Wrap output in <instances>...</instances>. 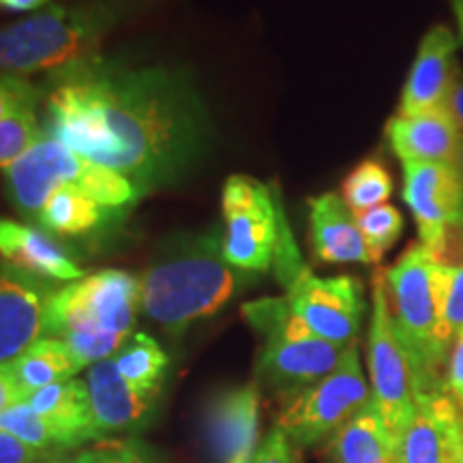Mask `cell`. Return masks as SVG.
<instances>
[{
	"label": "cell",
	"mask_w": 463,
	"mask_h": 463,
	"mask_svg": "<svg viewBox=\"0 0 463 463\" xmlns=\"http://www.w3.org/2000/svg\"><path fill=\"white\" fill-rule=\"evenodd\" d=\"M50 80L45 136L123 174L140 195L181 183L204 157L211 118L178 69L97 54Z\"/></svg>",
	"instance_id": "cell-1"
},
{
	"label": "cell",
	"mask_w": 463,
	"mask_h": 463,
	"mask_svg": "<svg viewBox=\"0 0 463 463\" xmlns=\"http://www.w3.org/2000/svg\"><path fill=\"white\" fill-rule=\"evenodd\" d=\"M256 281L223 256V228L174 234L150 260L142 283V309L172 335L215 316Z\"/></svg>",
	"instance_id": "cell-2"
},
{
	"label": "cell",
	"mask_w": 463,
	"mask_h": 463,
	"mask_svg": "<svg viewBox=\"0 0 463 463\" xmlns=\"http://www.w3.org/2000/svg\"><path fill=\"white\" fill-rule=\"evenodd\" d=\"M142 307V283L125 270L106 269L54 289L48 337L65 341L80 367L112 358L131 337Z\"/></svg>",
	"instance_id": "cell-3"
},
{
	"label": "cell",
	"mask_w": 463,
	"mask_h": 463,
	"mask_svg": "<svg viewBox=\"0 0 463 463\" xmlns=\"http://www.w3.org/2000/svg\"><path fill=\"white\" fill-rule=\"evenodd\" d=\"M133 0H80L54 5L0 28V71H61L97 56L103 37L123 20Z\"/></svg>",
	"instance_id": "cell-4"
},
{
	"label": "cell",
	"mask_w": 463,
	"mask_h": 463,
	"mask_svg": "<svg viewBox=\"0 0 463 463\" xmlns=\"http://www.w3.org/2000/svg\"><path fill=\"white\" fill-rule=\"evenodd\" d=\"M449 266L414 242L384 273L392 326L412 361L416 397L444 391L450 347L444 341V289Z\"/></svg>",
	"instance_id": "cell-5"
},
{
	"label": "cell",
	"mask_w": 463,
	"mask_h": 463,
	"mask_svg": "<svg viewBox=\"0 0 463 463\" xmlns=\"http://www.w3.org/2000/svg\"><path fill=\"white\" fill-rule=\"evenodd\" d=\"M242 316L264 337L256 363L258 384L286 399L326 378L350 347L331 344L307 331L289 311L286 297L247 303Z\"/></svg>",
	"instance_id": "cell-6"
},
{
	"label": "cell",
	"mask_w": 463,
	"mask_h": 463,
	"mask_svg": "<svg viewBox=\"0 0 463 463\" xmlns=\"http://www.w3.org/2000/svg\"><path fill=\"white\" fill-rule=\"evenodd\" d=\"M73 184L106 208H120L140 198L123 174L84 159L56 137L43 136L7 170V194L17 211L37 222L50 194Z\"/></svg>",
	"instance_id": "cell-7"
},
{
	"label": "cell",
	"mask_w": 463,
	"mask_h": 463,
	"mask_svg": "<svg viewBox=\"0 0 463 463\" xmlns=\"http://www.w3.org/2000/svg\"><path fill=\"white\" fill-rule=\"evenodd\" d=\"M372 402L358 345L352 344L326 378L307 386L283 403L277 427L297 449L328 442L352 416Z\"/></svg>",
	"instance_id": "cell-8"
},
{
	"label": "cell",
	"mask_w": 463,
	"mask_h": 463,
	"mask_svg": "<svg viewBox=\"0 0 463 463\" xmlns=\"http://www.w3.org/2000/svg\"><path fill=\"white\" fill-rule=\"evenodd\" d=\"M281 200L251 176H230L223 184V256L245 273H266L275 262Z\"/></svg>",
	"instance_id": "cell-9"
},
{
	"label": "cell",
	"mask_w": 463,
	"mask_h": 463,
	"mask_svg": "<svg viewBox=\"0 0 463 463\" xmlns=\"http://www.w3.org/2000/svg\"><path fill=\"white\" fill-rule=\"evenodd\" d=\"M367 364L372 402L392 436H399L416 408V375L412 361L392 326L384 273L373 277V309L367 335Z\"/></svg>",
	"instance_id": "cell-10"
},
{
	"label": "cell",
	"mask_w": 463,
	"mask_h": 463,
	"mask_svg": "<svg viewBox=\"0 0 463 463\" xmlns=\"http://www.w3.org/2000/svg\"><path fill=\"white\" fill-rule=\"evenodd\" d=\"M286 300L316 337L345 347L356 344L364 316L363 286L356 277H317L305 266L286 288Z\"/></svg>",
	"instance_id": "cell-11"
},
{
	"label": "cell",
	"mask_w": 463,
	"mask_h": 463,
	"mask_svg": "<svg viewBox=\"0 0 463 463\" xmlns=\"http://www.w3.org/2000/svg\"><path fill=\"white\" fill-rule=\"evenodd\" d=\"M258 382L230 386L208 397L200 414L202 449L211 463H247L258 450Z\"/></svg>",
	"instance_id": "cell-12"
},
{
	"label": "cell",
	"mask_w": 463,
	"mask_h": 463,
	"mask_svg": "<svg viewBox=\"0 0 463 463\" xmlns=\"http://www.w3.org/2000/svg\"><path fill=\"white\" fill-rule=\"evenodd\" d=\"M403 202L419 228V242L436 256L449 230L459 223L463 178L453 164L405 161Z\"/></svg>",
	"instance_id": "cell-13"
},
{
	"label": "cell",
	"mask_w": 463,
	"mask_h": 463,
	"mask_svg": "<svg viewBox=\"0 0 463 463\" xmlns=\"http://www.w3.org/2000/svg\"><path fill=\"white\" fill-rule=\"evenodd\" d=\"M52 294L54 289L39 277L0 266V367L48 337Z\"/></svg>",
	"instance_id": "cell-14"
},
{
	"label": "cell",
	"mask_w": 463,
	"mask_h": 463,
	"mask_svg": "<svg viewBox=\"0 0 463 463\" xmlns=\"http://www.w3.org/2000/svg\"><path fill=\"white\" fill-rule=\"evenodd\" d=\"M463 447V416L447 391L416 397L414 414L395 438L392 463H457Z\"/></svg>",
	"instance_id": "cell-15"
},
{
	"label": "cell",
	"mask_w": 463,
	"mask_h": 463,
	"mask_svg": "<svg viewBox=\"0 0 463 463\" xmlns=\"http://www.w3.org/2000/svg\"><path fill=\"white\" fill-rule=\"evenodd\" d=\"M457 48L459 42L449 26H433L422 34L403 84L397 116H414L444 106L457 67Z\"/></svg>",
	"instance_id": "cell-16"
},
{
	"label": "cell",
	"mask_w": 463,
	"mask_h": 463,
	"mask_svg": "<svg viewBox=\"0 0 463 463\" xmlns=\"http://www.w3.org/2000/svg\"><path fill=\"white\" fill-rule=\"evenodd\" d=\"M84 382L90 397L92 420L103 439L144 425L157 403V397L133 389L118 373L114 358L90 364Z\"/></svg>",
	"instance_id": "cell-17"
},
{
	"label": "cell",
	"mask_w": 463,
	"mask_h": 463,
	"mask_svg": "<svg viewBox=\"0 0 463 463\" xmlns=\"http://www.w3.org/2000/svg\"><path fill=\"white\" fill-rule=\"evenodd\" d=\"M309 239L324 264H373L354 213L333 191L309 198Z\"/></svg>",
	"instance_id": "cell-18"
},
{
	"label": "cell",
	"mask_w": 463,
	"mask_h": 463,
	"mask_svg": "<svg viewBox=\"0 0 463 463\" xmlns=\"http://www.w3.org/2000/svg\"><path fill=\"white\" fill-rule=\"evenodd\" d=\"M0 256L15 269L43 281H78L84 277L80 264L69 256L50 232L0 219Z\"/></svg>",
	"instance_id": "cell-19"
},
{
	"label": "cell",
	"mask_w": 463,
	"mask_h": 463,
	"mask_svg": "<svg viewBox=\"0 0 463 463\" xmlns=\"http://www.w3.org/2000/svg\"><path fill=\"white\" fill-rule=\"evenodd\" d=\"M391 150L405 161H438L453 164L461 136L447 112L436 108L414 116H392L386 125Z\"/></svg>",
	"instance_id": "cell-20"
},
{
	"label": "cell",
	"mask_w": 463,
	"mask_h": 463,
	"mask_svg": "<svg viewBox=\"0 0 463 463\" xmlns=\"http://www.w3.org/2000/svg\"><path fill=\"white\" fill-rule=\"evenodd\" d=\"M328 463H392L395 436L380 410L369 402L328 439Z\"/></svg>",
	"instance_id": "cell-21"
},
{
	"label": "cell",
	"mask_w": 463,
	"mask_h": 463,
	"mask_svg": "<svg viewBox=\"0 0 463 463\" xmlns=\"http://www.w3.org/2000/svg\"><path fill=\"white\" fill-rule=\"evenodd\" d=\"M24 403L33 412L71 433L82 449L89 447V442L103 439L101 433L97 431L95 420H92L90 397L84 380L71 378L45 386L42 391L31 392L24 399Z\"/></svg>",
	"instance_id": "cell-22"
},
{
	"label": "cell",
	"mask_w": 463,
	"mask_h": 463,
	"mask_svg": "<svg viewBox=\"0 0 463 463\" xmlns=\"http://www.w3.org/2000/svg\"><path fill=\"white\" fill-rule=\"evenodd\" d=\"M3 372L26 399L34 391L71 380L75 373L82 372V367L75 361L65 341L43 337L28 347L24 354L17 356L15 361L3 364Z\"/></svg>",
	"instance_id": "cell-23"
},
{
	"label": "cell",
	"mask_w": 463,
	"mask_h": 463,
	"mask_svg": "<svg viewBox=\"0 0 463 463\" xmlns=\"http://www.w3.org/2000/svg\"><path fill=\"white\" fill-rule=\"evenodd\" d=\"M103 217H106V206L73 184H61L45 200L37 223L50 234L78 236L99 228Z\"/></svg>",
	"instance_id": "cell-24"
},
{
	"label": "cell",
	"mask_w": 463,
	"mask_h": 463,
	"mask_svg": "<svg viewBox=\"0 0 463 463\" xmlns=\"http://www.w3.org/2000/svg\"><path fill=\"white\" fill-rule=\"evenodd\" d=\"M112 358L118 373L133 389L144 395L159 397L170 358L157 341L144 333L131 335Z\"/></svg>",
	"instance_id": "cell-25"
},
{
	"label": "cell",
	"mask_w": 463,
	"mask_h": 463,
	"mask_svg": "<svg viewBox=\"0 0 463 463\" xmlns=\"http://www.w3.org/2000/svg\"><path fill=\"white\" fill-rule=\"evenodd\" d=\"M0 431H7L11 436L20 438L22 442L31 444L39 450H48V453H56V450L71 453V450L82 449L75 442L71 433L33 412L24 402L11 405V408L0 412Z\"/></svg>",
	"instance_id": "cell-26"
},
{
	"label": "cell",
	"mask_w": 463,
	"mask_h": 463,
	"mask_svg": "<svg viewBox=\"0 0 463 463\" xmlns=\"http://www.w3.org/2000/svg\"><path fill=\"white\" fill-rule=\"evenodd\" d=\"M392 195V176L384 164L364 159L341 183V198L354 215L386 204Z\"/></svg>",
	"instance_id": "cell-27"
},
{
	"label": "cell",
	"mask_w": 463,
	"mask_h": 463,
	"mask_svg": "<svg viewBox=\"0 0 463 463\" xmlns=\"http://www.w3.org/2000/svg\"><path fill=\"white\" fill-rule=\"evenodd\" d=\"M45 136L39 123L37 106L22 108L15 114L0 120V167L9 170Z\"/></svg>",
	"instance_id": "cell-28"
},
{
	"label": "cell",
	"mask_w": 463,
	"mask_h": 463,
	"mask_svg": "<svg viewBox=\"0 0 463 463\" xmlns=\"http://www.w3.org/2000/svg\"><path fill=\"white\" fill-rule=\"evenodd\" d=\"M358 230H361L364 242H367L369 253H372L373 264H378L384 253L395 245L403 232V217L397 206L382 204L372 211H364L354 215Z\"/></svg>",
	"instance_id": "cell-29"
},
{
	"label": "cell",
	"mask_w": 463,
	"mask_h": 463,
	"mask_svg": "<svg viewBox=\"0 0 463 463\" xmlns=\"http://www.w3.org/2000/svg\"><path fill=\"white\" fill-rule=\"evenodd\" d=\"M65 463H164L142 439H99L69 455Z\"/></svg>",
	"instance_id": "cell-30"
},
{
	"label": "cell",
	"mask_w": 463,
	"mask_h": 463,
	"mask_svg": "<svg viewBox=\"0 0 463 463\" xmlns=\"http://www.w3.org/2000/svg\"><path fill=\"white\" fill-rule=\"evenodd\" d=\"M444 341L453 347L457 337L463 333V266L450 269L447 289H444Z\"/></svg>",
	"instance_id": "cell-31"
},
{
	"label": "cell",
	"mask_w": 463,
	"mask_h": 463,
	"mask_svg": "<svg viewBox=\"0 0 463 463\" xmlns=\"http://www.w3.org/2000/svg\"><path fill=\"white\" fill-rule=\"evenodd\" d=\"M39 92L20 75H0V120L15 114L17 109L37 106Z\"/></svg>",
	"instance_id": "cell-32"
},
{
	"label": "cell",
	"mask_w": 463,
	"mask_h": 463,
	"mask_svg": "<svg viewBox=\"0 0 463 463\" xmlns=\"http://www.w3.org/2000/svg\"><path fill=\"white\" fill-rule=\"evenodd\" d=\"M297 450L298 449L289 442L286 433L275 427L247 463H298Z\"/></svg>",
	"instance_id": "cell-33"
},
{
	"label": "cell",
	"mask_w": 463,
	"mask_h": 463,
	"mask_svg": "<svg viewBox=\"0 0 463 463\" xmlns=\"http://www.w3.org/2000/svg\"><path fill=\"white\" fill-rule=\"evenodd\" d=\"M444 391L463 416V333L450 347L447 372H444Z\"/></svg>",
	"instance_id": "cell-34"
},
{
	"label": "cell",
	"mask_w": 463,
	"mask_h": 463,
	"mask_svg": "<svg viewBox=\"0 0 463 463\" xmlns=\"http://www.w3.org/2000/svg\"><path fill=\"white\" fill-rule=\"evenodd\" d=\"M45 455L48 450H39L7 431H0V463H34Z\"/></svg>",
	"instance_id": "cell-35"
},
{
	"label": "cell",
	"mask_w": 463,
	"mask_h": 463,
	"mask_svg": "<svg viewBox=\"0 0 463 463\" xmlns=\"http://www.w3.org/2000/svg\"><path fill=\"white\" fill-rule=\"evenodd\" d=\"M444 108L453 118V123L463 137V67L457 65L453 71V80H450L449 92L444 97Z\"/></svg>",
	"instance_id": "cell-36"
},
{
	"label": "cell",
	"mask_w": 463,
	"mask_h": 463,
	"mask_svg": "<svg viewBox=\"0 0 463 463\" xmlns=\"http://www.w3.org/2000/svg\"><path fill=\"white\" fill-rule=\"evenodd\" d=\"M22 399H24V397H22V392L15 389L14 382H11L7 375H5L3 367H0V412L11 408V405L20 403Z\"/></svg>",
	"instance_id": "cell-37"
},
{
	"label": "cell",
	"mask_w": 463,
	"mask_h": 463,
	"mask_svg": "<svg viewBox=\"0 0 463 463\" xmlns=\"http://www.w3.org/2000/svg\"><path fill=\"white\" fill-rule=\"evenodd\" d=\"M48 0H0V9H7V11H34Z\"/></svg>",
	"instance_id": "cell-38"
},
{
	"label": "cell",
	"mask_w": 463,
	"mask_h": 463,
	"mask_svg": "<svg viewBox=\"0 0 463 463\" xmlns=\"http://www.w3.org/2000/svg\"><path fill=\"white\" fill-rule=\"evenodd\" d=\"M449 5L450 9H453L457 28H459V37L463 39V0H449Z\"/></svg>",
	"instance_id": "cell-39"
},
{
	"label": "cell",
	"mask_w": 463,
	"mask_h": 463,
	"mask_svg": "<svg viewBox=\"0 0 463 463\" xmlns=\"http://www.w3.org/2000/svg\"><path fill=\"white\" fill-rule=\"evenodd\" d=\"M71 453H62V450H58V453H48L42 459H37L34 463H65L67 457Z\"/></svg>",
	"instance_id": "cell-40"
},
{
	"label": "cell",
	"mask_w": 463,
	"mask_h": 463,
	"mask_svg": "<svg viewBox=\"0 0 463 463\" xmlns=\"http://www.w3.org/2000/svg\"><path fill=\"white\" fill-rule=\"evenodd\" d=\"M453 165H455V170H457V172H459V176L463 178V137H461L459 146H457V153H455Z\"/></svg>",
	"instance_id": "cell-41"
},
{
	"label": "cell",
	"mask_w": 463,
	"mask_h": 463,
	"mask_svg": "<svg viewBox=\"0 0 463 463\" xmlns=\"http://www.w3.org/2000/svg\"><path fill=\"white\" fill-rule=\"evenodd\" d=\"M457 463H463V447H461V453H459V457H457Z\"/></svg>",
	"instance_id": "cell-42"
},
{
	"label": "cell",
	"mask_w": 463,
	"mask_h": 463,
	"mask_svg": "<svg viewBox=\"0 0 463 463\" xmlns=\"http://www.w3.org/2000/svg\"><path fill=\"white\" fill-rule=\"evenodd\" d=\"M459 225L463 228V206H461V215H459Z\"/></svg>",
	"instance_id": "cell-43"
}]
</instances>
